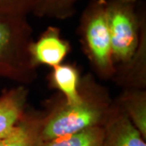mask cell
Masks as SVG:
<instances>
[{"label":"cell","mask_w":146,"mask_h":146,"mask_svg":"<svg viewBox=\"0 0 146 146\" xmlns=\"http://www.w3.org/2000/svg\"><path fill=\"white\" fill-rule=\"evenodd\" d=\"M83 99L76 104L56 106L42 119V143L61 136L77 133L98 126H104L111 106L104 93L92 89L81 91Z\"/></svg>","instance_id":"1"},{"label":"cell","mask_w":146,"mask_h":146,"mask_svg":"<svg viewBox=\"0 0 146 146\" xmlns=\"http://www.w3.org/2000/svg\"><path fill=\"white\" fill-rule=\"evenodd\" d=\"M106 12L114 64L127 66L140 46L145 15L138 0H106Z\"/></svg>","instance_id":"2"},{"label":"cell","mask_w":146,"mask_h":146,"mask_svg":"<svg viewBox=\"0 0 146 146\" xmlns=\"http://www.w3.org/2000/svg\"><path fill=\"white\" fill-rule=\"evenodd\" d=\"M32 33L26 16H0V76L21 82L33 79Z\"/></svg>","instance_id":"3"},{"label":"cell","mask_w":146,"mask_h":146,"mask_svg":"<svg viewBox=\"0 0 146 146\" xmlns=\"http://www.w3.org/2000/svg\"><path fill=\"white\" fill-rule=\"evenodd\" d=\"M79 34L84 52L102 77L115 74L106 12V0H91L84 10Z\"/></svg>","instance_id":"4"},{"label":"cell","mask_w":146,"mask_h":146,"mask_svg":"<svg viewBox=\"0 0 146 146\" xmlns=\"http://www.w3.org/2000/svg\"><path fill=\"white\" fill-rule=\"evenodd\" d=\"M70 50V45L61 36L57 27L49 26L38 39L29 44L30 63L34 68L38 65L51 68L61 64Z\"/></svg>","instance_id":"5"},{"label":"cell","mask_w":146,"mask_h":146,"mask_svg":"<svg viewBox=\"0 0 146 146\" xmlns=\"http://www.w3.org/2000/svg\"><path fill=\"white\" fill-rule=\"evenodd\" d=\"M102 146H146L145 140L119 105L111 106Z\"/></svg>","instance_id":"6"},{"label":"cell","mask_w":146,"mask_h":146,"mask_svg":"<svg viewBox=\"0 0 146 146\" xmlns=\"http://www.w3.org/2000/svg\"><path fill=\"white\" fill-rule=\"evenodd\" d=\"M27 94L28 90L21 86L0 97V138L11 133L25 115Z\"/></svg>","instance_id":"7"},{"label":"cell","mask_w":146,"mask_h":146,"mask_svg":"<svg viewBox=\"0 0 146 146\" xmlns=\"http://www.w3.org/2000/svg\"><path fill=\"white\" fill-rule=\"evenodd\" d=\"M42 119L25 115L11 133L0 138V146H41Z\"/></svg>","instance_id":"8"},{"label":"cell","mask_w":146,"mask_h":146,"mask_svg":"<svg viewBox=\"0 0 146 146\" xmlns=\"http://www.w3.org/2000/svg\"><path fill=\"white\" fill-rule=\"evenodd\" d=\"M53 68L51 83L64 97L68 104H76L83 99L80 89V77L77 69L69 64H59Z\"/></svg>","instance_id":"9"},{"label":"cell","mask_w":146,"mask_h":146,"mask_svg":"<svg viewBox=\"0 0 146 146\" xmlns=\"http://www.w3.org/2000/svg\"><path fill=\"white\" fill-rule=\"evenodd\" d=\"M131 123L146 140V94L141 89L127 91L119 104Z\"/></svg>","instance_id":"10"},{"label":"cell","mask_w":146,"mask_h":146,"mask_svg":"<svg viewBox=\"0 0 146 146\" xmlns=\"http://www.w3.org/2000/svg\"><path fill=\"white\" fill-rule=\"evenodd\" d=\"M103 137L104 126H98L43 142L41 146H102Z\"/></svg>","instance_id":"11"},{"label":"cell","mask_w":146,"mask_h":146,"mask_svg":"<svg viewBox=\"0 0 146 146\" xmlns=\"http://www.w3.org/2000/svg\"><path fill=\"white\" fill-rule=\"evenodd\" d=\"M80 0H35L33 13L36 16H48L63 20L72 16Z\"/></svg>","instance_id":"12"},{"label":"cell","mask_w":146,"mask_h":146,"mask_svg":"<svg viewBox=\"0 0 146 146\" xmlns=\"http://www.w3.org/2000/svg\"><path fill=\"white\" fill-rule=\"evenodd\" d=\"M34 3L35 0H0V16H26Z\"/></svg>","instance_id":"13"}]
</instances>
